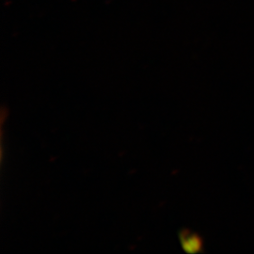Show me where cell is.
Segmentation results:
<instances>
[{
	"label": "cell",
	"instance_id": "6da1fadb",
	"mask_svg": "<svg viewBox=\"0 0 254 254\" xmlns=\"http://www.w3.org/2000/svg\"><path fill=\"white\" fill-rule=\"evenodd\" d=\"M179 240L183 250L188 254H198L203 251V241L199 235L183 230L179 233Z\"/></svg>",
	"mask_w": 254,
	"mask_h": 254
}]
</instances>
